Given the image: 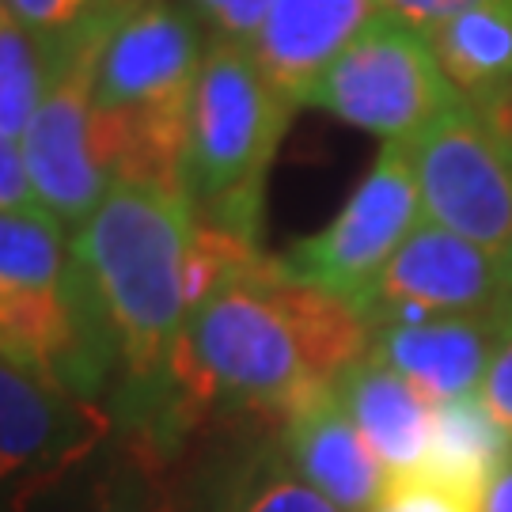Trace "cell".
I'll return each mask as SVG.
<instances>
[{
    "label": "cell",
    "instance_id": "obj_1",
    "mask_svg": "<svg viewBox=\"0 0 512 512\" xmlns=\"http://www.w3.org/2000/svg\"><path fill=\"white\" fill-rule=\"evenodd\" d=\"M194 220L183 190L114 183L103 205L69 236L118 349L114 421L160 456L186 433L175 361L190 315L186 258Z\"/></svg>",
    "mask_w": 512,
    "mask_h": 512
},
{
    "label": "cell",
    "instance_id": "obj_2",
    "mask_svg": "<svg viewBox=\"0 0 512 512\" xmlns=\"http://www.w3.org/2000/svg\"><path fill=\"white\" fill-rule=\"evenodd\" d=\"M205 31L186 0H148L114 23L92 110L95 156L110 183L183 190L190 99L213 42Z\"/></svg>",
    "mask_w": 512,
    "mask_h": 512
},
{
    "label": "cell",
    "instance_id": "obj_3",
    "mask_svg": "<svg viewBox=\"0 0 512 512\" xmlns=\"http://www.w3.org/2000/svg\"><path fill=\"white\" fill-rule=\"evenodd\" d=\"M270 270L274 258L258 247L190 304L175 361L186 429L205 410L281 418L315 380L293 323L270 296Z\"/></svg>",
    "mask_w": 512,
    "mask_h": 512
},
{
    "label": "cell",
    "instance_id": "obj_4",
    "mask_svg": "<svg viewBox=\"0 0 512 512\" xmlns=\"http://www.w3.org/2000/svg\"><path fill=\"white\" fill-rule=\"evenodd\" d=\"M300 110L258 69L251 46L213 38L186 126L183 190L194 217L255 239L262 228L266 175Z\"/></svg>",
    "mask_w": 512,
    "mask_h": 512
},
{
    "label": "cell",
    "instance_id": "obj_5",
    "mask_svg": "<svg viewBox=\"0 0 512 512\" xmlns=\"http://www.w3.org/2000/svg\"><path fill=\"white\" fill-rule=\"evenodd\" d=\"M459 99L433 42L399 16L380 12L323 69L300 107L323 110L380 141H410Z\"/></svg>",
    "mask_w": 512,
    "mask_h": 512
},
{
    "label": "cell",
    "instance_id": "obj_6",
    "mask_svg": "<svg viewBox=\"0 0 512 512\" xmlns=\"http://www.w3.org/2000/svg\"><path fill=\"white\" fill-rule=\"evenodd\" d=\"M118 19L92 16L69 35H54V73L27 133L19 137L35 198L73 236L110 194V175L95 156V73Z\"/></svg>",
    "mask_w": 512,
    "mask_h": 512
},
{
    "label": "cell",
    "instance_id": "obj_7",
    "mask_svg": "<svg viewBox=\"0 0 512 512\" xmlns=\"http://www.w3.org/2000/svg\"><path fill=\"white\" fill-rule=\"evenodd\" d=\"M403 145L425 220L512 266V152L486 114L459 99Z\"/></svg>",
    "mask_w": 512,
    "mask_h": 512
},
{
    "label": "cell",
    "instance_id": "obj_8",
    "mask_svg": "<svg viewBox=\"0 0 512 512\" xmlns=\"http://www.w3.org/2000/svg\"><path fill=\"white\" fill-rule=\"evenodd\" d=\"M421 224L425 209L406 145L384 141L346 205L319 232L293 239L281 262L296 281L357 308Z\"/></svg>",
    "mask_w": 512,
    "mask_h": 512
},
{
    "label": "cell",
    "instance_id": "obj_9",
    "mask_svg": "<svg viewBox=\"0 0 512 512\" xmlns=\"http://www.w3.org/2000/svg\"><path fill=\"white\" fill-rule=\"evenodd\" d=\"M114 410L0 361V512L31 509L107 448Z\"/></svg>",
    "mask_w": 512,
    "mask_h": 512
},
{
    "label": "cell",
    "instance_id": "obj_10",
    "mask_svg": "<svg viewBox=\"0 0 512 512\" xmlns=\"http://www.w3.org/2000/svg\"><path fill=\"white\" fill-rule=\"evenodd\" d=\"M512 304V266L437 224H421L357 304L368 330L433 315H494Z\"/></svg>",
    "mask_w": 512,
    "mask_h": 512
},
{
    "label": "cell",
    "instance_id": "obj_11",
    "mask_svg": "<svg viewBox=\"0 0 512 512\" xmlns=\"http://www.w3.org/2000/svg\"><path fill=\"white\" fill-rule=\"evenodd\" d=\"M277 448L311 490L342 512H368L391 486V471L368 448L327 380H311L281 414Z\"/></svg>",
    "mask_w": 512,
    "mask_h": 512
},
{
    "label": "cell",
    "instance_id": "obj_12",
    "mask_svg": "<svg viewBox=\"0 0 512 512\" xmlns=\"http://www.w3.org/2000/svg\"><path fill=\"white\" fill-rule=\"evenodd\" d=\"M501 311H494V315H433V319L380 323V327L368 330L365 357L399 372L418 391H425L433 403L478 395L482 380H486V368H490V357H494Z\"/></svg>",
    "mask_w": 512,
    "mask_h": 512
},
{
    "label": "cell",
    "instance_id": "obj_13",
    "mask_svg": "<svg viewBox=\"0 0 512 512\" xmlns=\"http://www.w3.org/2000/svg\"><path fill=\"white\" fill-rule=\"evenodd\" d=\"M380 0H270L251 54L296 107L334 57L380 16Z\"/></svg>",
    "mask_w": 512,
    "mask_h": 512
},
{
    "label": "cell",
    "instance_id": "obj_14",
    "mask_svg": "<svg viewBox=\"0 0 512 512\" xmlns=\"http://www.w3.org/2000/svg\"><path fill=\"white\" fill-rule=\"evenodd\" d=\"M330 387L391 478L425 471L437 421V403L425 391L372 357H357L330 380Z\"/></svg>",
    "mask_w": 512,
    "mask_h": 512
},
{
    "label": "cell",
    "instance_id": "obj_15",
    "mask_svg": "<svg viewBox=\"0 0 512 512\" xmlns=\"http://www.w3.org/2000/svg\"><path fill=\"white\" fill-rule=\"evenodd\" d=\"M425 38L463 99L482 103L512 84V0H475Z\"/></svg>",
    "mask_w": 512,
    "mask_h": 512
},
{
    "label": "cell",
    "instance_id": "obj_16",
    "mask_svg": "<svg viewBox=\"0 0 512 512\" xmlns=\"http://www.w3.org/2000/svg\"><path fill=\"white\" fill-rule=\"evenodd\" d=\"M512 459V433L482 403V395H463L437 403L433 448L421 475L456 486L478 501L490 478Z\"/></svg>",
    "mask_w": 512,
    "mask_h": 512
},
{
    "label": "cell",
    "instance_id": "obj_17",
    "mask_svg": "<svg viewBox=\"0 0 512 512\" xmlns=\"http://www.w3.org/2000/svg\"><path fill=\"white\" fill-rule=\"evenodd\" d=\"M54 73V46L50 38L23 27L0 4V129L8 137H23L35 118L42 95Z\"/></svg>",
    "mask_w": 512,
    "mask_h": 512
},
{
    "label": "cell",
    "instance_id": "obj_18",
    "mask_svg": "<svg viewBox=\"0 0 512 512\" xmlns=\"http://www.w3.org/2000/svg\"><path fill=\"white\" fill-rule=\"evenodd\" d=\"M228 512H342L289 467L285 452L258 444L228 459Z\"/></svg>",
    "mask_w": 512,
    "mask_h": 512
},
{
    "label": "cell",
    "instance_id": "obj_19",
    "mask_svg": "<svg viewBox=\"0 0 512 512\" xmlns=\"http://www.w3.org/2000/svg\"><path fill=\"white\" fill-rule=\"evenodd\" d=\"M160 452L133 437L129 444L114 448L107 467L99 471L84 512H179L156 471Z\"/></svg>",
    "mask_w": 512,
    "mask_h": 512
},
{
    "label": "cell",
    "instance_id": "obj_20",
    "mask_svg": "<svg viewBox=\"0 0 512 512\" xmlns=\"http://www.w3.org/2000/svg\"><path fill=\"white\" fill-rule=\"evenodd\" d=\"M368 512H478V501L429 475H399Z\"/></svg>",
    "mask_w": 512,
    "mask_h": 512
},
{
    "label": "cell",
    "instance_id": "obj_21",
    "mask_svg": "<svg viewBox=\"0 0 512 512\" xmlns=\"http://www.w3.org/2000/svg\"><path fill=\"white\" fill-rule=\"evenodd\" d=\"M186 4L198 12L213 38H228L243 46L255 42L258 27L270 12V0H186Z\"/></svg>",
    "mask_w": 512,
    "mask_h": 512
},
{
    "label": "cell",
    "instance_id": "obj_22",
    "mask_svg": "<svg viewBox=\"0 0 512 512\" xmlns=\"http://www.w3.org/2000/svg\"><path fill=\"white\" fill-rule=\"evenodd\" d=\"M12 16L31 27L35 35L54 38V35H69L80 23H88L92 16H99L92 8V0H0Z\"/></svg>",
    "mask_w": 512,
    "mask_h": 512
},
{
    "label": "cell",
    "instance_id": "obj_23",
    "mask_svg": "<svg viewBox=\"0 0 512 512\" xmlns=\"http://www.w3.org/2000/svg\"><path fill=\"white\" fill-rule=\"evenodd\" d=\"M478 395L494 410V418L512 433V304L501 311L494 357H490V368H486V380H482Z\"/></svg>",
    "mask_w": 512,
    "mask_h": 512
},
{
    "label": "cell",
    "instance_id": "obj_24",
    "mask_svg": "<svg viewBox=\"0 0 512 512\" xmlns=\"http://www.w3.org/2000/svg\"><path fill=\"white\" fill-rule=\"evenodd\" d=\"M31 205H38V198L27 160H23V145L0 129V213H16V209H31Z\"/></svg>",
    "mask_w": 512,
    "mask_h": 512
},
{
    "label": "cell",
    "instance_id": "obj_25",
    "mask_svg": "<svg viewBox=\"0 0 512 512\" xmlns=\"http://www.w3.org/2000/svg\"><path fill=\"white\" fill-rule=\"evenodd\" d=\"M471 4H475V0H380L384 12L399 16L403 23H410L414 31H421V35L437 31L444 19H452L456 12L471 8Z\"/></svg>",
    "mask_w": 512,
    "mask_h": 512
},
{
    "label": "cell",
    "instance_id": "obj_26",
    "mask_svg": "<svg viewBox=\"0 0 512 512\" xmlns=\"http://www.w3.org/2000/svg\"><path fill=\"white\" fill-rule=\"evenodd\" d=\"M179 512H228V459L205 467L202 475L194 478L186 505Z\"/></svg>",
    "mask_w": 512,
    "mask_h": 512
},
{
    "label": "cell",
    "instance_id": "obj_27",
    "mask_svg": "<svg viewBox=\"0 0 512 512\" xmlns=\"http://www.w3.org/2000/svg\"><path fill=\"white\" fill-rule=\"evenodd\" d=\"M478 512H512V459L490 478V486L482 490Z\"/></svg>",
    "mask_w": 512,
    "mask_h": 512
},
{
    "label": "cell",
    "instance_id": "obj_28",
    "mask_svg": "<svg viewBox=\"0 0 512 512\" xmlns=\"http://www.w3.org/2000/svg\"><path fill=\"white\" fill-rule=\"evenodd\" d=\"M482 114H486V122L505 137L512 145V84H505L501 92H494L490 99H482V103H475Z\"/></svg>",
    "mask_w": 512,
    "mask_h": 512
},
{
    "label": "cell",
    "instance_id": "obj_29",
    "mask_svg": "<svg viewBox=\"0 0 512 512\" xmlns=\"http://www.w3.org/2000/svg\"><path fill=\"white\" fill-rule=\"evenodd\" d=\"M141 4H148V0H92L95 12H99V16H110V19H126L129 12H137Z\"/></svg>",
    "mask_w": 512,
    "mask_h": 512
},
{
    "label": "cell",
    "instance_id": "obj_30",
    "mask_svg": "<svg viewBox=\"0 0 512 512\" xmlns=\"http://www.w3.org/2000/svg\"><path fill=\"white\" fill-rule=\"evenodd\" d=\"M505 145H509V141H505ZM509 152H512V145H509Z\"/></svg>",
    "mask_w": 512,
    "mask_h": 512
}]
</instances>
